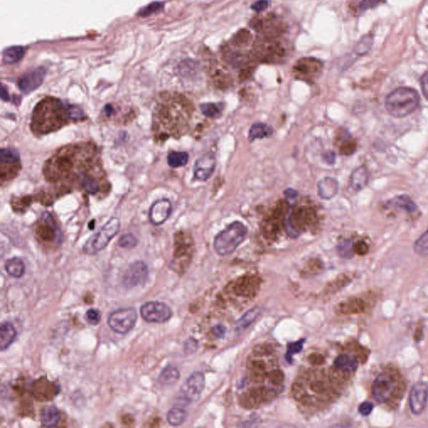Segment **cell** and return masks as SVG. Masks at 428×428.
<instances>
[{
	"mask_svg": "<svg viewBox=\"0 0 428 428\" xmlns=\"http://www.w3.org/2000/svg\"><path fill=\"white\" fill-rule=\"evenodd\" d=\"M44 175L51 183L78 182L88 194L101 192L105 173L98 157V149L91 143L69 145L55 153L44 166Z\"/></svg>",
	"mask_w": 428,
	"mask_h": 428,
	"instance_id": "1",
	"label": "cell"
},
{
	"mask_svg": "<svg viewBox=\"0 0 428 428\" xmlns=\"http://www.w3.org/2000/svg\"><path fill=\"white\" fill-rule=\"evenodd\" d=\"M71 121L69 104H63L58 98L48 96L35 106L31 119V130L36 136H44L60 130Z\"/></svg>",
	"mask_w": 428,
	"mask_h": 428,
	"instance_id": "2",
	"label": "cell"
},
{
	"mask_svg": "<svg viewBox=\"0 0 428 428\" xmlns=\"http://www.w3.org/2000/svg\"><path fill=\"white\" fill-rule=\"evenodd\" d=\"M181 97L169 96L160 102L153 116V132L157 140L163 141L178 132L182 107L185 105Z\"/></svg>",
	"mask_w": 428,
	"mask_h": 428,
	"instance_id": "3",
	"label": "cell"
},
{
	"mask_svg": "<svg viewBox=\"0 0 428 428\" xmlns=\"http://www.w3.org/2000/svg\"><path fill=\"white\" fill-rule=\"evenodd\" d=\"M420 104L419 94L412 88L400 87L389 94L385 107L389 114L395 117H405L418 109Z\"/></svg>",
	"mask_w": 428,
	"mask_h": 428,
	"instance_id": "4",
	"label": "cell"
},
{
	"mask_svg": "<svg viewBox=\"0 0 428 428\" xmlns=\"http://www.w3.org/2000/svg\"><path fill=\"white\" fill-rule=\"evenodd\" d=\"M247 234V227L240 222H234L220 232L214 240V249L221 256L233 253L245 240Z\"/></svg>",
	"mask_w": 428,
	"mask_h": 428,
	"instance_id": "5",
	"label": "cell"
},
{
	"mask_svg": "<svg viewBox=\"0 0 428 428\" xmlns=\"http://www.w3.org/2000/svg\"><path fill=\"white\" fill-rule=\"evenodd\" d=\"M120 221L117 218L110 219L101 230L92 235L85 243L83 251L89 255H93L107 247L111 240L119 233Z\"/></svg>",
	"mask_w": 428,
	"mask_h": 428,
	"instance_id": "6",
	"label": "cell"
},
{
	"mask_svg": "<svg viewBox=\"0 0 428 428\" xmlns=\"http://www.w3.org/2000/svg\"><path fill=\"white\" fill-rule=\"evenodd\" d=\"M137 313L133 307L118 308L112 312L108 318V325L114 332L126 335L133 330L137 321Z\"/></svg>",
	"mask_w": 428,
	"mask_h": 428,
	"instance_id": "7",
	"label": "cell"
},
{
	"mask_svg": "<svg viewBox=\"0 0 428 428\" xmlns=\"http://www.w3.org/2000/svg\"><path fill=\"white\" fill-rule=\"evenodd\" d=\"M142 319L148 323L162 324L173 317L172 308L165 303L159 301L146 302L140 308Z\"/></svg>",
	"mask_w": 428,
	"mask_h": 428,
	"instance_id": "8",
	"label": "cell"
},
{
	"mask_svg": "<svg viewBox=\"0 0 428 428\" xmlns=\"http://www.w3.org/2000/svg\"><path fill=\"white\" fill-rule=\"evenodd\" d=\"M396 376L389 372L380 373L372 385V394L378 403H386L393 396L396 390Z\"/></svg>",
	"mask_w": 428,
	"mask_h": 428,
	"instance_id": "9",
	"label": "cell"
},
{
	"mask_svg": "<svg viewBox=\"0 0 428 428\" xmlns=\"http://www.w3.org/2000/svg\"><path fill=\"white\" fill-rule=\"evenodd\" d=\"M148 277V268L143 261L138 260L131 263L123 275L122 283L128 289L143 285Z\"/></svg>",
	"mask_w": 428,
	"mask_h": 428,
	"instance_id": "10",
	"label": "cell"
},
{
	"mask_svg": "<svg viewBox=\"0 0 428 428\" xmlns=\"http://www.w3.org/2000/svg\"><path fill=\"white\" fill-rule=\"evenodd\" d=\"M428 400V385L418 381L412 386L409 396L410 408L414 415H420L426 409Z\"/></svg>",
	"mask_w": 428,
	"mask_h": 428,
	"instance_id": "11",
	"label": "cell"
},
{
	"mask_svg": "<svg viewBox=\"0 0 428 428\" xmlns=\"http://www.w3.org/2000/svg\"><path fill=\"white\" fill-rule=\"evenodd\" d=\"M204 386V375L199 371L192 373L182 387V394L186 401L195 402L199 399Z\"/></svg>",
	"mask_w": 428,
	"mask_h": 428,
	"instance_id": "12",
	"label": "cell"
},
{
	"mask_svg": "<svg viewBox=\"0 0 428 428\" xmlns=\"http://www.w3.org/2000/svg\"><path fill=\"white\" fill-rule=\"evenodd\" d=\"M321 62L314 58L300 60L294 68L296 77L305 80H312L316 78L321 71Z\"/></svg>",
	"mask_w": 428,
	"mask_h": 428,
	"instance_id": "13",
	"label": "cell"
},
{
	"mask_svg": "<svg viewBox=\"0 0 428 428\" xmlns=\"http://www.w3.org/2000/svg\"><path fill=\"white\" fill-rule=\"evenodd\" d=\"M46 75V69L44 67L33 69L19 79L18 82L19 90L24 94L31 93L42 85Z\"/></svg>",
	"mask_w": 428,
	"mask_h": 428,
	"instance_id": "14",
	"label": "cell"
},
{
	"mask_svg": "<svg viewBox=\"0 0 428 428\" xmlns=\"http://www.w3.org/2000/svg\"><path fill=\"white\" fill-rule=\"evenodd\" d=\"M36 234L45 241H53L60 237L61 233L51 213L48 212L43 213L36 226Z\"/></svg>",
	"mask_w": 428,
	"mask_h": 428,
	"instance_id": "15",
	"label": "cell"
},
{
	"mask_svg": "<svg viewBox=\"0 0 428 428\" xmlns=\"http://www.w3.org/2000/svg\"><path fill=\"white\" fill-rule=\"evenodd\" d=\"M172 213V203L168 199H159L152 204L149 211L150 222L159 226L168 220Z\"/></svg>",
	"mask_w": 428,
	"mask_h": 428,
	"instance_id": "16",
	"label": "cell"
},
{
	"mask_svg": "<svg viewBox=\"0 0 428 428\" xmlns=\"http://www.w3.org/2000/svg\"><path fill=\"white\" fill-rule=\"evenodd\" d=\"M216 159L213 155L207 154L200 157L195 163L193 174L197 181H207L215 170Z\"/></svg>",
	"mask_w": 428,
	"mask_h": 428,
	"instance_id": "17",
	"label": "cell"
},
{
	"mask_svg": "<svg viewBox=\"0 0 428 428\" xmlns=\"http://www.w3.org/2000/svg\"><path fill=\"white\" fill-rule=\"evenodd\" d=\"M285 51L280 44L271 42L268 45H262L257 48V56L263 61H274L284 57Z\"/></svg>",
	"mask_w": 428,
	"mask_h": 428,
	"instance_id": "18",
	"label": "cell"
},
{
	"mask_svg": "<svg viewBox=\"0 0 428 428\" xmlns=\"http://www.w3.org/2000/svg\"><path fill=\"white\" fill-rule=\"evenodd\" d=\"M17 330L11 322H3L0 327V350L4 351L14 342Z\"/></svg>",
	"mask_w": 428,
	"mask_h": 428,
	"instance_id": "19",
	"label": "cell"
},
{
	"mask_svg": "<svg viewBox=\"0 0 428 428\" xmlns=\"http://www.w3.org/2000/svg\"><path fill=\"white\" fill-rule=\"evenodd\" d=\"M339 185L335 179L326 177L318 183V192L322 199L330 200L338 193Z\"/></svg>",
	"mask_w": 428,
	"mask_h": 428,
	"instance_id": "20",
	"label": "cell"
},
{
	"mask_svg": "<svg viewBox=\"0 0 428 428\" xmlns=\"http://www.w3.org/2000/svg\"><path fill=\"white\" fill-rule=\"evenodd\" d=\"M61 412L55 406H47L40 412V419L43 427L54 428L61 421Z\"/></svg>",
	"mask_w": 428,
	"mask_h": 428,
	"instance_id": "21",
	"label": "cell"
},
{
	"mask_svg": "<svg viewBox=\"0 0 428 428\" xmlns=\"http://www.w3.org/2000/svg\"><path fill=\"white\" fill-rule=\"evenodd\" d=\"M180 379V372L177 367L168 366L160 373L158 382L164 386H173Z\"/></svg>",
	"mask_w": 428,
	"mask_h": 428,
	"instance_id": "22",
	"label": "cell"
},
{
	"mask_svg": "<svg viewBox=\"0 0 428 428\" xmlns=\"http://www.w3.org/2000/svg\"><path fill=\"white\" fill-rule=\"evenodd\" d=\"M368 171L365 166L354 170L351 176V186L355 191H362L368 183Z\"/></svg>",
	"mask_w": 428,
	"mask_h": 428,
	"instance_id": "23",
	"label": "cell"
},
{
	"mask_svg": "<svg viewBox=\"0 0 428 428\" xmlns=\"http://www.w3.org/2000/svg\"><path fill=\"white\" fill-rule=\"evenodd\" d=\"M5 270L7 274L12 278L20 279L25 274L26 268L21 258L14 257L6 261Z\"/></svg>",
	"mask_w": 428,
	"mask_h": 428,
	"instance_id": "24",
	"label": "cell"
},
{
	"mask_svg": "<svg viewBox=\"0 0 428 428\" xmlns=\"http://www.w3.org/2000/svg\"><path fill=\"white\" fill-rule=\"evenodd\" d=\"M386 206L388 208H399L406 210L408 213H415L418 210V207L415 202L412 201L411 197L407 195H401L398 197H394L390 200Z\"/></svg>",
	"mask_w": 428,
	"mask_h": 428,
	"instance_id": "25",
	"label": "cell"
},
{
	"mask_svg": "<svg viewBox=\"0 0 428 428\" xmlns=\"http://www.w3.org/2000/svg\"><path fill=\"white\" fill-rule=\"evenodd\" d=\"M261 314V309L258 307H254V308L250 309L248 311L246 312L239 320H238L236 326H235V330L237 333H242L245 331L247 328L249 327L251 324H253V322L255 321L256 319L258 318Z\"/></svg>",
	"mask_w": 428,
	"mask_h": 428,
	"instance_id": "26",
	"label": "cell"
},
{
	"mask_svg": "<svg viewBox=\"0 0 428 428\" xmlns=\"http://www.w3.org/2000/svg\"><path fill=\"white\" fill-rule=\"evenodd\" d=\"M335 367L348 372L356 371L359 366V362L357 357L352 355H341L335 359Z\"/></svg>",
	"mask_w": 428,
	"mask_h": 428,
	"instance_id": "27",
	"label": "cell"
},
{
	"mask_svg": "<svg viewBox=\"0 0 428 428\" xmlns=\"http://www.w3.org/2000/svg\"><path fill=\"white\" fill-rule=\"evenodd\" d=\"M273 134V129L264 123H254L250 128L248 137L251 141H253L257 139H263L269 137Z\"/></svg>",
	"mask_w": 428,
	"mask_h": 428,
	"instance_id": "28",
	"label": "cell"
},
{
	"mask_svg": "<svg viewBox=\"0 0 428 428\" xmlns=\"http://www.w3.org/2000/svg\"><path fill=\"white\" fill-rule=\"evenodd\" d=\"M25 50L22 46H12L6 49L3 53V61L5 64H14L24 57Z\"/></svg>",
	"mask_w": 428,
	"mask_h": 428,
	"instance_id": "29",
	"label": "cell"
},
{
	"mask_svg": "<svg viewBox=\"0 0 428 428\" xmlns=\"http://www.w3.org/2000/svg\"><path fill=\"white\" fill-rule=\"evenodd\" d=\"M189 160V155L186 152H171L168 156V165L177 168L186 165Z\"/></svg>",
	"mask_w": 428,
	"mask_h": 428,
	"instance_id": "30",
	"label": "cell"
},
{
	"mask_svg": "<svg viewBox=\"0 0 428 428\" xmlns=\"http://www.w3.org/2000/svg\"><path fill=\"white\" fill-rule=\"evenodd\" d=\"M186 416L187 414L185 410L179 407H174L168 412L167 420L171 426L178 427L185 422Z\"/></svg>",
	"mask_w": 428,
	"mask_h": 428,
	"instance_id": "31",
	"label": "cell"
},
{
	"mask_svg": "<svg viewBox=\"0 0 428 428\" xmlns=\"http://www.w3.org/2000/svg\"><path fill=\"white\" fill-rule=\"evenodd\" d=\"M202 114L211 118L219 117L224 110V105L216 103H203L200 106Z\"/></svg>",
	"mask_w": 428,
	"mask_h": 428,
	"instance_id": "32",
	"label": "cell"
},
{
	"mask_svg": "<svg viewBox=\"0 0 428 428\" xmlns=\"http://www.w3.org/2000/svg\"><path fill=\"white\" fill-rule=\"evenodd\" d=\"M338 253L344 258H351L355 253L354 245L351 240H344L338 245Z\"/></svg>",
	"mask_w": 428,
	"mask_h": 428,
	"instance_id": "33",
	"label": "cell"
},
{
	"mask_svg": "<svg viewBox=\"0 0 428 428\" xmlns=\"http://www.w3.org/2000/svg\"><path fill=\"white\" fill-rule=\"evenodd\" d=\"M416 253L421 256L428 255V230L416 241L414 244Z\"/></svg>",
	"mask_w": 428,
	"mask_h": 428,
	"instance_id": "34",
	"label": "cell"
},
{
	"mask_svg": "<svg viewBox=\"0 0 428 428\" xmlns=\"http://www.w3.org/2000/svg\"><path fill=\"white\" fill-rule=\"evenodd\" d=\"M118 245L123 248L131 249L138 245V240L134 234L129 233V234H123L122 236L119 239Z\"/></svg>",
	"mask_w": 428,
	"mask_h": 428,
	"instance_id": "35",
	"label": "cell"
},
{
	"mask_svg": "<svg viewBox=\"0 0 428 428\" xmlns=\"http://www.w3.org/2000/svg\"><path fill=\"white\" fill-rule=\"evenodd\" d=\"M0 160L1 163H9V162H20L18 152L8 148H3L0 152Z\"/></svg>",
	"mask_w": 428,
	"mask_h": 428,
	"instance_id": "36",
	"label": "cell"
},
{
	"mask_svg": "<svg viewBox=\"0 0 428 428\" xmlns=\"http://www.w3.org/2000/svg\"><path fill=\"white\" fill-rule=\"evenodd\" d=\"M252 39V35L247 29H241L234 37V43L238 46L247 45Z\"/></svg>",
	"mask_w": 428,
	"mask_h": 428,
	"instance_id": "37",
	"label": "cell"
},
{
	"mask_svg": "<svg viewBox=\"0 0 428 428\" xmlns=\"http://www.w3.org/2000/svg\"><path fill=\"white\" fill-rule=\"evenodd\" d=\"M85 321L91 325H97L100 324L101 319V312L96 308H91L87 309L85 314Z\"/></svg>",
	"mask_w": 428,
	"mask_h": 428,
	"instance_id": "38",
	"label": "cell"
},
{
	"mask_svg": "<svg viewBox=\"0 0 428 428\" xmlns=\"http://www.w3.org/2000/svg\"><path fill=\"white\" fill-rule=\"evenodd\" d=\"M305 342H306V340H301V341H297L295 343L290 344L289 348H288L286 356H285V359L289 363H292V357L295 354L300 353L302 351Z\"/></svg>",
	"mask_w": 428,
	"mask_h": 428,
	"instance_id": "39",
	"label": "cell"
},
{
	"mask_svg": "<svg viewBox=\"0 0 428 428\" xmlns=\"http://www.w3.org/2000/svg\"><path fill=\"white\" fill-rule=\"evenodd\" d=\"M371 45H372V38L370 36L363 38L356 47V50H355L356 53L357 55H365L369 51Z\"/></svg>",
	"mask_w": 428,
	"mask_h": 428,
	"instance_id": "40",
	"label": "cell"
},
{
	"mask_svg": "<svg viewBox=\"0 0 428 428\" xmlns=\"http://www.w3.org/2000/svg\"><path fill=\"white\" fill-rule=\"evenodd\" d=\"M162 3H159V2H155V3H151L149 5H147L145 8H142L139 12V15L141 17L149 16L152 13L159 11L162 8Z\"/></svg>",
	"mask_w": 428,
	"mask_h": 428,
	"instance_id": "41",
	"label": "cell"
},
{
	"mask_svg": "<svg viewBox=\"0 0 428 428\" xmlns=\"http://www.w3.org/2000/svg\"><path fill=\"white\" fill-rule=\"evenodd\" d=\"M373 409H374L373 403L370 402H365L360 405L358 411L361 415L363 417H368L373 412Z\"/></svg>",
	"mask_w": 428,
	"mask_h": 428,
	"instance_id": "42",
	"label": "cell"
},
{
	"mask_svg": "<svg viewBox=\"0 0 428 428\" xmlns=\"http://www.w3.org/2000/svg\"><path fill=\"white\" fill-rule=\"evenodd\" d=\"M198 348V342L195 339H189L184 345V351L186 354L194 353Z\"/></svg>",
	"mask_w": 428,
	"mask_h": 428,
	"instance_id": "43",
	"label": "cell"
},
{
	"mask_svg": "<svg viewBox=\"0 0 428 428\" xmlns=\"http://www.w3.org/2000/svg\"><path fill=\"white\" fill-rule=\"evenodd\" d=\"M381 0H362L360 4V9L362 11H366L370 8H375L380 4Z\"/></svg>",
	"mask_w": 428,
	"mask_h": 428,
	"instance_id": "44",
	"label": "cell"
},
{
	"mask_svg": "<svg viewBox=\"0 0 428 428\" xmlns=\"http://www.w3.org/2000/svg\"><path fill=\"white\" fill-rule=\"evenodd\" d=\"M357 149V144L354 141H346L342 145L341 152L342 154L351 155Z\"/></svg>",
	"mask_w": 428,
	"mask_h": 428,
	"instance_id": "45",
	"label": "cell"
},
{
	"mask_svg": "<svg viewBox=\"0 0 428 428\" xmlns=\"http://www.w3.org/2000/svg\"><path fill=\"white\" fill-rule=\"evenodd\" d=\"M268 6H269V1L268 0H258V1L253 3V5L251 6V7H252L253 10L259 13V12H262L264 9H266L268 8Z\"/></svg>",
	"mask_w": 428,
	"mask_h": 428,
	"instance_id": "46",
	"label": "cell"
},
{
	"mask_svg": "<svg viewBox=\"0 0 428 428\" xmlns=\"http://www.w3.org/2000/svg\"><path fill=\"white\" fill-rule=\"evenodd\" d=\"M421 87L423 91V96L428 100V70L423 75L421 79Z\"/></svg>",
	"mask_w": 428,
	"mask_h": 428,
	"instance_id": "47",
	"label": "cell"
},
{
	"mask_svg": "<svg viewBox=\"0 0 428 428\" xmlns=\"http://www.w3.org/2000/svg\"><path fill=\"white\" fill-rule=\"evenodd\" d=\"M213 333L217 337L223 338L226 334V328L222 324H218L213 328Z\"/></svg>",
	"mask_w": 428,
	"mask_h": 428,
	"instance_id": "48",
	"label": "cell"
},
{
	"mask_svg": "<svg viewBox=\"0 0 428 428\" xmlns=\"http://www.w3.org/2000/svg\"><path fill=\"white\" fill-rule=\"evenodd\" d=\"M354 248H355V251L360 254H364V253H367V251H368L367 245L363 242L357 243V245L354 246Z\"/></svg>",
	"mask_w": 428,
	"mask_h": 428,
	"instance_id": "49",
	"label": "cell"
},
{
	"mask_svg": "<svg viewBox=\"0 0 428 428\" xmlns=\"http://www.w3.org/2000/svg\"><path fill=\"white\" fill-rule=\"evenodd\" d=\"M324 162H327L328 164L332 165L335 162V153L334 152H327L324 153Z\"/></svg>",
	"mask_w": 428,
	"mask_h": 428,
	"instance_id": "50",
	"label": "cell"
},
{
	"mask_svg": "<svg viewBox=\"0 0 428 428\" xmlns=\"http://www.w3.org/2000/svg\"><path fill=\"white\" fill-rule=\"evenodd\" d=\"M284 193H285V196L287 199H295L298 196V191L292 188L286 189Z\"/></svg>",
	"mask_w": 428,
	"mask_h": 428,
	"instance_id": "51",
	"label": "cell"
},
{
	"mask_svg": "<svg viewBox=\"0 0 428 428\" xmlns=\"http://www.w3.org/2000/svg\"><path fill=\"white\" fill-rule=\"evenodd\" d=\"M1 98L3 101H8L10 99L8 96V91L3 85H2V87H1Z\"/></svg>",
	"mask_w": 428,
	"mask_h": 428,
	"instance_id": "52",
	"label": "cell"
}]
</instances>
